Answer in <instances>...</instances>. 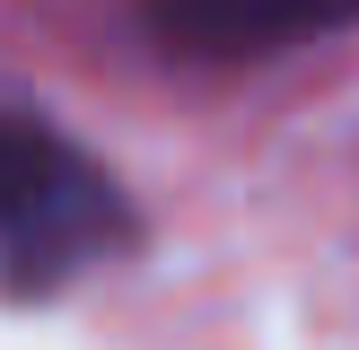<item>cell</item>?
<instances>
[{
    "label": "cell",
    "instance_id": "obj_1",
    "mask_svg": "<svg viewBox=\"0 0 359 350\" xmlns=\"http://www.w3.org/2000/svg\"><path fill=\"white\" fill-rule=\"evenodd\" d=\"M123 237V202L79 149L0 114V289H62Z\"/></svg>",
    "mask_w": 359,
    "mask_h": 350
},
{
    "label": "cell",
    "instance_id": "obj_2",
    "mask_svg": "<svg viewBox=\"0 0 359 350\" xmlns=\"http://www.w3.org/2000/svg\"><path fill=\"white\" fill-rule=\"evenodd\" d=\"M140 9L184 52L255 62V52H290V44H316V35L351 27L359 0H140Z\"/></svg>",
    "mask_w": 359,
    "mask_h": 350
}]
</instances>
